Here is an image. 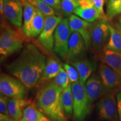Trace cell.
I'll use <instances>...</instances> for the list:
<instances>
[{"mask_svg":"<svg viewBox=\"0 0 121 121\" xmlns=\"http://www.w3.org/2000/svg\"><path fill=\"white\" fill-rule=\"evenodd\" d=\"M107 17L112 19L121 13V0H107Z\"/></svg>","mask_w":121,"mask_h":121,"instance_id":"cell-26","label":"cell"},{"mask_svg":"<svg viewBox=\"0 0 121 121\" xmlns=\"http://www.w3.org/2000/svg\"><path fill=\"white\" fill-rule=\"evenodd\" d=\"M62 104L66 117H71L73 112V97L71 84L63 89L62 93Z\"/></svg>","mask_w":121,"mask_h":121,"instance_id":"cell-22","label":"cell"},{"mask_svg":"<svg viewBox=\"0 0 121 121\" xmlns=\"http://www.w3.org/2000/svg\"><path fill=\"white\" fill-rule=\"evenodd\" d=\"M62 66L56 60L49 57L47 60L46 65L39 83H43L54 78L60 72Z\"/></svg>","mask_w":121,"mask_h":121,"instance_id":"cell-18","label":"cell"},{"mask_svg":"<svg viewBox=\"0 0 121 121\" xmlns=\"http://www.w3.org/2000/svg\"><path fill=\"white\" fill-rule=\"evenodd\" d=\"M23 6L24 24L22 26V32L27 37H30V26L33 17L36 11V7L28 2L24 0L22 2Z\"/></svg>","mask_w":121,"mask_h":121,"instance_id":"cell-20","label":"cell"},{"mask_svg":"<svg viewBox=\"0 0 121 121\" xmlns=\"http://www.w3.org/2000/svg\"><path fill=\"white\" fill-rule=\"evenodd\" d=\"M30 104L29 100L10 98L8 102V110L10 117L14 121H20L23 116V108Z\"/></svg>","mask_w":121,"mask_h":121,"instance_id":"cell-15","label":"cell"},{"mask_svg":"<svg viewBox=\"0 0 121 121\" xmlns=\"http://www.w3.org/2000/svg\"><path fill=\"white\" fill-rule=\"evenodd\" d=\"M62 20V17L60 16L53 15L45 17L44 25L38 40L45 49L52 51L54 48V31Z\"/></svg>","mask_w":121,"mask_h":121,"instance_id":"cell-9","label":"cell"},{"mask_svg":"<svg viewBox=\"0 0 121 121\" xmlns=\"http://www.w3.org/2000/svg\"><path fill=\"white\" fill-rule=\"evenodd\" d=\"M78 1H79V0H78Z\"/></svg>","mask_w":121,"mask_h":121,"instance_id":"cell-40","label":"cell"},{"mask_svg":"<svg viewBox=\"0 0 121 121\" xmlns=\"http://www.w3.org/2000/svg\"><path fill=\"white\" fill-rule=\"evenodd\" d=\"M80 6L78 0H61L60 9L63 14L69 16Z\"/></svg>","mask_w":121,"mask_h":121,"instance_id":"cell-27","label":"cell"},{"mask_svg":"<svg viewBox=\"0 0 121 121\" xmlns=\"http://www.w3.org/2000/svg\"><path fill=\"white\" fill-rule=\"evenodd\" d=\"M46 62L44 54L35 45L29 44L14 60L7 65L6 69L28 89H31L39 83Z\"/></svg>","mask_w":121,"mask_h":121,"instance_id":"cell-1","label":"cell"},{"mask_svg":"<svg viewBox=\"0 0 121 121\" xmlns=\"http://www.w3.org/2000/svg\"><path fill=\"white\" fill-rule=\"evenodd\" d=\"M41 1L48 4L54 10H59L60 9L61 0H41Z\"/></svg>","mask_w":121,"mask_h":121,"instance_id":"cell-32","label":"cell"},{"mask_svg":"<svg viewBox=\"0 0 121 121\" xmlns=\"http://www.w3.org/2000/svg\"><path fill=\"white\" fill-rule=\"evenodd\" d=\"M20 121H53L37 108L33 103L29 104L23 111V116Z\"/></svg>","mask_w":121,"mask_h":121,"instance_id":"cell-19","label":"cell"},{"mask_svg":"<svg viewBox=\"0 0 121 121\" xmlns=\"http://www.w3.org/2000/svg\"><path fill=\"white\" fill-rule=\"evenodd\" d=\"M69 25L71 33L78 32L84 39L86 48L88 49L91 44V29L92 24L76 16L71 15L69 17Z\"/></svg>","mask_w":121,"mask_h":121,"instance_id":"cell-12","label":"cell"},{"mask_svg":"<svg viewBox=\"0 0 121 121\" xmlns=\"http://www.w3.org/2000/svg\"><path fill=\"white\" fill-rule=\"evenodd\" d=\"M80 6L87 8H95L99 11L103 17L107 20V17L104 12V0H79Z\"/></svg>","mask_w":121,"mask_h":121,"instance_id":"cell-25","label":"cell"},{"mask_svg":"<svg viewBox=\"0 0 121 121\" xmlns=\"http://www.w3.org/2000/svg\"><path fill=\"white\" fill-rule=\"evenodd\" d=\"M86 49L85 44L81 35L75 31L71 33L68 45L67 58L72 60H78L83 55Z\"/></svg>","mask_w":121,"mask_h":121,"instance_id":"cell-14","label":"cell"},{"mask_svg":"<svg viewBox=\"0 0 121 121\" xmlns=\"http://www.w3.org/2000/svg\"><path fill=\"white\" fill-rule=\"evenodd\" d=\"M109 24L106 20L100 19L92 24L91 29V44L96 52L104 51L105 45L110 38V30Z\"/></svg>","mask_w":121,"mask_h":121,"instance_id":"cell-7","label":"cell"},{"mask_svg":"<svg viewBox=\"0 0 121 121\" xmlns=\"http://www.w3.org/2000/svg\"><path fill=\"white\" fill-rule=\"evenodd\" d=\"M74 13L89 22H94L99 19H103L102 15L95 8H87L79 6L74 11Z\"/></svg>","mask_w":121,"mask_h":121,"instance_id":"cell-21","label":"cell"},{"mask_svg":"<svg viewBox=\"0 0 121 121\" xmlns=\"http://www.w3.org/2000/svg\"><path fill=\"white\" fill-rule=\"evenodd\" d=\"M1 28H3V30H1L0 36V54L2 61L23 48L25 38L24 32L22 33L19 30L4 25Z\"/></svg>","mask_w":121,"mask_h":121,"instance_id":"cell-3","label":"cell"},{"mask_svg":"<svg viewBox=\"0 0 121 121\" xmlns=\"http://www.w3.org/2000/svg\"><path fill=\"white\" fill-rule=\"evenodd\" d=\"M63 67L67 72L69 81L71 84L79 81V73L75 67H73V66H71L70 65L67 64V63H65L63 65Z\"/></svg>","mask_w":121,"mask_h":121,"instance_id":"cell-30","label":"cell"},{"mask_svg":"<svg viewBox=\"0 0 121 121\" xmlns=\"http://www.w3.org/2000/svg\"><path fill=\"white\" fill-rule=\"evenodd\" d=\"M103 63L108 65L121 77V53L107 49L103 51Z\"/></svg>","mask_w":121,"mask_h":121,"instance_id":"cell-17","label":"cell"},{"mask_svg":"<svg viewBox=\"0 0 121 121\" xmlns=\"http://www.w3.org/2000/svg\"><path fill=\"white\" fill-rule=\"evenodd\" d=\"M4 15L14 26L20 28L23 18L22 2L20 0H4Z\"/></svg>","mask_w":121,"mask_h":121,"instance_id":"cell-11","label":"cell"},{"mask_svg":"<svg viewBox=\"0 0 121 121\" xmlns=\"http://www.w3.org/2000/svg\"><path fill=\"white\" fill-rule=\"evenodd\" d=\"M0 121H14L11 117L7 116L6 115L0 114Z\"/></svg>","mask_w":121,"mask_h":121,"instance_id":"cell-34","label":"cell"},{"mask_svg":"<svg viewBox=\"0 0 121 121\" xmlns=\"http://www.w3.org/2000/svg\"><path fill=\"white\" fill-rule=\"evenodd\" d=\"M85 89L91 105L104 94V86L100 76L94 74L85 83Z\"/></svg>","mask_w":121,"mask_h":121,"instance_id":"cell-13","label":"cell"},{"mask_svg":"<svg viewBox=\"0 0 121 121\" xmlns=\"http://www.w3.org/2000/svg\"><path fill=\"white\" fill-rule=\"evenodd\" d=\"M69 20L65 18L62 19L54 31V51L62 58H67L68 45L71 36Z\"/></svg>","mask_w":121,"mask_h":121,"instance_id":"cell-6","label":"cell"},{"mask_svg":"<svg viewBox=\"0 0 121 121\" xmlns=\"http://www.w3.org/2000/svg\"><path fill=\"white\" fill-rule=\"evenodd\" d=\"M99 75L104 86V94L115 93L121 85V77L108 65L102 63L99 66Z\"/></svg>","mask_w":121,"mask_h":121,"instance_id":"cell-10","label":"cell"},{"mask_svg":"<svg viewBox=\"0 0 121 121\" xmlns=\"http://www.w3.org/2000/svg\"><path fill=\"white\" fill-rule=\"evenodd\" d=\"M119 25L121 26V15L120 16V17L119 18Z\"/></svg>","mask_w":121,"mask_h":121,"instance_id":"cell-36","label":"cell"},{"mask_svg":"<svg viewBox=\"0 0 121 121\" xmlns=\"http://www.w3.org/2000/svg\"><path fill=\"white\" fill-rule=\"evenodd\" d=\"M79 73L80 81L84 83L91 76L95 69V65L87 59H78L70 62Z\"/></svg>","mask_w":121,"mask_h":121,"instance_id":"cell-16","label":"cell"},{"mask_svg":"<svg viewBox=\"0 0 121 121\" xmlns=\"http://www.w3.org/2000/svg\"></svg>","mask_w":121,"mask_h":121,"instance_id":"cell-39","label":"cell"},{"mask_svg":"<svg viewBox=\"0 0 121 121\" xmlns=\"http://www.w3.org/2000/svg\"><path fill=\"white\" fill-rule=\"evenodd\" d=\"M62 91L61 87L52 82L38 95L37 108L53 121H68L62 104Z\"/></svg>","mask_w":121,"mask_h":121,"instance_id":"cell-2","label":"cell"},{"mask_svg":"<svg viewBox=\"0 0 121 121\" xmlns=\"http://www.w3.org/2000/svg\"><path fill=\"white\" fill-rule=\"evenodd\" d=\"M96 105L100 118L109 121H119L115 93L104 95L98 101Z\"/></svg>","mask_w":121,"mask_h":121,"instance_id":"cell-8","label":"cell"},{"mask_svg":"<svg viewBox=\"0 0 121 121\" xmlns=\"http://www.w3.org/2000/svg\"><path fill=\"white\" fill-rule=\"evenodd\" d=\"M116 100L119 121H121V91L116 94Z\"/></svg>","mask_w":121,"mask_h":121,"instance_id":"cell-33","label":"cell"},{"mask_svg":"<svg viewBox=\"0 0 121 121\" xmlns=\"http://www.w3.org/2000/svg\"><path fill=\"white\" fill-rule=\"evenodd\" d=\"M28 2L38 9L45 17V16H53L56 14L54 9L41 0H33V1H28Z\"/></svg>","mask_w":121,"mask_h":121,"instance_id":"cell-28","label":"cell"},{"mask_svg":"<svg viewBox=\"0 0 121 121\" xmlns=\"http://www.w3.org/2000/svg\"><path fill=\"white\" fill-rule=\"evenodd\" d=\"M110 38L105 49L121 53V33L117 29L109 24Z\"/></svg>","mask_w":121,"mask_h":121,"instance_id":"cell-23","label":"cell"},{"mask_svg":"<svg viewBox=\"0 0 121 121\" xmlns=\"http://www.w3.org/2000/svg\"><path fill=\"white\" fill-rule=\"evenodd\" d=\"M20 1L22 2H23V1H24V0H20Z\"/></svg>","mask_w":121,"mask_h":121,"instance_id":"cell-37","label":"cell"},{"mask_svg":"<svg viewBox=\"0 0 121 121\" xmlns=\"http://www.w3.org/2000/svg\"><path fill=\"white\" fill-rule=\"evenodd\" d=\"M26 1H33V0H26Z\"/></svg>","mask_w":121,"mask_h":121,"instance_id":"cell-38","label":"cell"},{"mask_svg":"<svg viewBox=\"0 0 121 121\" xmlns=\"http://www.w3.org/2000/svg\"><path fill=\"white\" fill-rule=\"evenodd\" d=\"M8 96L1 93L0 95V112L3 114L10 117L8 110Z\"/></svg>","mask_w":121,"mask_h":121,"instance_id":"cell-31","label":"cell"},{"mask_svg":"<svg viewBox=\"0 0 121 121\" xmlns=\"http://www.w3.org/2000/svg\"><path fill=\"white\" fill-rule=\"evenodd\" d=\"M45 16L37 8L30 26V37H36L40 34L44 28Z\"/></svg>","mask_w":121,"mask_h":121,"instance_id":"cell-24","label":"cell"},{"mask_svg":"<svg viewBox=\"0 0 121 121\" xmlns=\"http://www.w3.org/2000/svg\"><path fill=\"white\" fill-rule=\"evenodd\" d=\"M28 87L20 80L6 74H1L0 77V91L6 96L26 99Z\"/></svg>","mask_w":121,"mask_h":121,"instance_id":"cell-5","label":"cell"},{"mask_svg":"<svg viewBox=\"0 0 121 121\" xmlns=\"http://www.w3.org/2000/svg\"><path fill=\"white\" fill-rule=\"evenodd\" d=\"M71 87L73 97V117L76 121H84L91 107L85 89V84L79 80L71 84Z\"/></svg>","mask_w":121,"mask_h":121,"instance_id":"cell-4","label":"cell"},{"mask_svg":"<svg viewBox=\"0 0 121 121\" xmlns=\"http://www.w3.org/2000/svg\"><path fill=\"white\" fill-rule=\"evenodd\" d=\"M117 29L121 33V25H117Z\"/></svg>","mask_w":121,"mask_h":121,"instance_id":"cell-35","label":"cell"},{"mask_svg":"<svg viewBox=\"0 0 121 121\" xmlns=\"http://www.w3.org/2000/svg\"><path fill=\"white\" fill-rule=\"evenodd\" d=\"M52 82L59 86L62 89L67 87L69 84H71L69 81L67 72L63 67L61 68L60 72L57 75V76L54 78L53 81Z\"/></svg>","mask_w":121,"mask_h":121,"instance_id":"cell-29","label":"cell"}]
</instances>
